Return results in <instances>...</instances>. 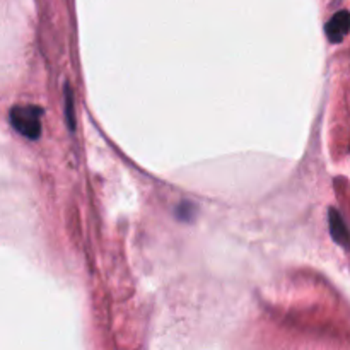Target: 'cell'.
<instances>
[{"label":"cell","instance_id":"cell-3","mask_svg":"<svg viewBox=\"0 0 350 350\" xmlns=\"http://www.w3.org/2000/svg\"><path fill=\"white\" fill-rule=\"evenodd\" d=\"M330 231L335 241H337L338 245L345 246V243H347V229H345V222L344 219H342V215L338 214L337 211H334V208L330 211Z\"/></svg>","mask_w":350,"mask_h":350},{"label":"cell","instance_id":"cell-2","mask_svg":"<svg viewBox=\"0 0 350 350\" xmlns=\"http://www.w3.org/2000/svg\"><path fill=\"white\" fill-rule=\"evenodd\" d=\"M349 31V12L347 10H340L335 14L327 24V36L330 38L332 43H340L345 38Z\"/></svg>","mask_w":350,"mask_h":350},{"label":"cell","instance_id":"cell-4","mask_svg":"<svg viewBox=\"0 0 350 350\" xmlns=\"http://www.w3.org/2000/svg\"><path fill=\"white\" fill-rule=\"evenodd\" d=\"M190 208H193V205L190 202H183V204L178 205L176 208V217L181 219V221H190L195 215V212H190Z\"/></svg>","mask_w":350,"mask_h":350},{"label":"cell","instance_id":"cell-1","mask_svg":"<svg viewBox=\"0 0 350 350\" xmlns=\"http://www.w3.org/2000/svg\"><path fill=\"white\" fill-rule=\"evenodd\" d=\"M41 116L43 109L38 106H14L9 113V122L21 135L29 140H36L41 135Z\"/></svg>","mask_w":350,"mask_h":350}]
</instances>
